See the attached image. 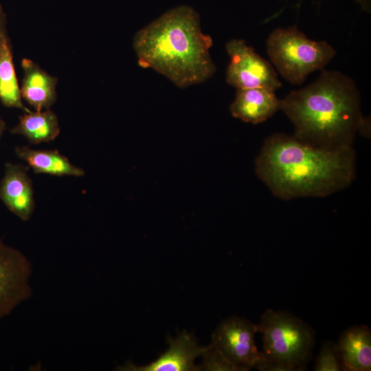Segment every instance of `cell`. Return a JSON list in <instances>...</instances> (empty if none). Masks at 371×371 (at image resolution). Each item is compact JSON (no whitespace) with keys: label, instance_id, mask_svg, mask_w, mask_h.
Wrapping results in <instances>:
<instances>
[{"label":"cell","instance_id":"2e32d148","mask_svg":"<svg viewBox=\"0 0 371 371\" xmlns=\"http://www.w3.org/2000/svg\"><path fill=\"white\" fill-rule=\"evenodd\" d=\"M10 132L23 135L31 144H38L55 139L60 133V127L57 116L48 109L25 113Z\"/></svg>","mask_w":371,"mask_h":371},{"label":"cell","instance_id":"7a4b0ae2","mask_svg":"<svg viewBox=\"0 0 371 371\" xmlns=\"http://www.w3.org/2000/svg\"><path fill=\"white\" fill-rule=\"evenodd\" d=\"M280 109L293 124L294 136L315 147H352L357 131L368 133L359 89L338 71L323 69L314 82L281 100Z\"/></svg>","mask_w":371,"mask_h":371},{"label":"cell","instance_id":"277c9868","mask_svg":"<svg viewBox=\"0 0 371 371\" xmlns=\"http://www.w3.org/2000/svg\"><path fill=\"white\" fill-rule=\"evenodd\" d=\"M257 328L262 334L263 350L256 369L294 371L306 368L315 343L313 331L306 324L286 311L267 309Z\"/></svg>","mask_w":371,"mask_h":371},{"label":"cell","instance_id":"ffe728a7","mask_svg":"<svg viewBox=\"0 0 371 371\" xmlns=\"http://www.w3.org/2000/svg\"><path fill=\"white\" fill-rule=\"evenodd\" d=\"M6 128V125L3 119L0 117V139Z\"/></svg>","mask_w":371,"mask_h":371},{"label":"cell","instance_id":"8fae6325","mask_svg":"<svg viewBox=\"0 0 371 371\" xmlns=\"http://www.w3.org/2000/svg\"><path fill=\"white\" fill-rule=\"evenodd\" d=\"M280 102L273 90L239 89L230 106V111L234 117L256 124L267 120L280 109Z\"/></svg>","mask_w":371,"mask_h":371},{"label":"cell","instance_id":"e0dca14e","mask_svg":"<svg viewBox=\"0 0 371 371\" xmlns=\"http://www.w3.org/2000/svg\"><path fill=\"white\" fill-rule=\"evenodd\" d=\"M203 363L199 366V370L207 371H240V369L227 359L221 352L212 347L203 354Z\"/></svg>","mask_w":371,"mask_h":371},{"label":"cell","instance_id":"3957f363","mask_svg":"<svg viewBox=\"0 0 371 371\" xmlns=\"http://www.w3.org/2000/svg\"><path fill=\"white\" fill-rule=\"evenodd\" d=\"M210 36L201 31L199 14L192 8H172L139 30L133 38L138 64L186 88L205 82L216 68L210 49Z\"/></svg>","mask_w":371,"mask_h":371},{"label":"cell","instance_id":"5b68a950","mask_svg":"<svg viewBox=\"0 0 371 371\" xmlns=\"http://www.w3.org/2000/svg\"><path fill=\"white\" fill-rule=\"evenodd\" d=\"M267 49L281 76L293 85L302 84L311 73L323 69L336 55L328 43L308 38L295 25L275 29L267 40Z\"/></svg>","mask_w":371,"mask_h":371},{"label":"cell","instance_id":"9c48e42d","mask_svg":"<svg viewBox=\"0 0 371 371\" xmlns=\"http://www.w3.org/2000/svg\"><path fill=\"white\" fill-rule=\"evenodd\" d=\"M169 348L157 360L147 366H139L126 363L119 367L124 371H196L199 366L194 365V359L210 348L199 346L191 334L183 331L172 339L168 337Z\"/></svg>","mask_w":371,"mask_h":371},{"label":"cell","instance_id":"9a60e30c","mask_svg":"<svg viewBox=\"0 0 371 371\" xmlns=\"http://www.w3.org/2000/svg\"><path fill=\"white\" fill-rule=\"evenodd\" d=\"M15 153L37 174L73 177L85 175L82 168L73 165L57 150H35L28 146H17Z\"/></svg>","mask_w":371,"mask_h":371},{"label":"cell","instance_id":"ba28073f","mask_svg":"<svg viewBox=\"0 0 371 371\" xmlns=\"http://www.w3.org/2000/svg\"><path fill=\"white\" fill-rule=\"evenodd\" d=\"M31 272L25 256L0 240V319L31 296Z\"/></svg>","mask_w":371,"mask_h":371},{"label":"cell","instance_id":"8992f818","mask_svg":"<svg viewBox=\"0 0 371 371\" xmlns=\"http://www.w3.org/2000/svg\"><path fill=\"white\" fill-rule=\"evenodd\" d=\"M225 49L230 58L226 70L229 85L236 89L265 88L274 91L281 87L272 65L244 40L232 39L226 43Z\"/></svg>","mask_w":371,"mask_h":371},{"label":"cell","instance_id":"ac0fdd59","mask_svg":"<svg viewBox=\"0 0 371 371\" xmlns=\"http://www.w3.org/2000/svg\"><path fill=\"white\" fill-rule=\"evenodd\" d=\"M315 370H341L340 359L335 344L332 341H326L323 344L316 360Z\"/></svg>","mask_w":371,"mask_h":371},{"label":"cell","instance_id":"7c38bea8","mask_svg":"<svg viewBox=\"0 0 371 371\" xmlns=\"http://www.w3.org/2000/svg\"><path fill=\"white\" fill-rule=\"evenodd\" d=\"M21 65L23 70L20 89L21 98L36 111L50 109L56 100L58 78L49 75L32 60L23 58Z\"/></svg>","mask_w":371,"mask_h":371},{"label":"cell","instance_id":"5bb4252c","mask_svg":"<svg viewBox=\"0 0 371 371\" xmlns=\"http://www.w3.org/2000/svg\"><path fill=\"white\" fill-rule=\"evenodd\" d=\"M336 344L342 370H371V331L365 326L344 330Z\"/></svg>","mask_w":371,"mask_h":371},{"label":"cell","instance_id":"52a82bcc","mask_svg":"<svg viewBox=\"0 0 371 371\" xmlns=\"http://www.w3.org/2000/svg\"><path fill=\"white\" fill-rule=\"evenodd\" d=\"M257 325L233 316L222 321L212 334V347L218 350L240 371L256 368L261 359L255 343Z\"/></svg>","mask_w":371,"mask_h":371},{"label":"cell","instance_id":"30bf717a","mask_svg":"<svg viewBox=\"0 0 371 371\" xmlns=\"http://www.w3.org/2000/svg\"><path fill=\"white\" fill-rule=\"evenodd\" d=\"M27 170L23 164L6 163L0 183V199L23 221L29 220L34 210L33 184Z\"/></svg>","mask_w":371,"mask_h":371},{"label":"cell","instance_id":"4fadbf2b","mask_svg":"<svg viewBox=\"0 0 371 371\" xmlns=\"http://www.w3.org/2000/svg\"><path fill=\"white\" fill-rule=\"evenodd\" d=\"M0 101L6 107L19 109L25 113L31 111L22 102L13 62L12 45L7 30V16L1 3Z\"/></svg>","mask_w":371,"mask_h":371},{"label":"cell","instance_id":"d6986e66","mask_svg":"<svg viewBox=\"0 0 371 371\" xmlns=\"http://www.w3.org/2000/svg\"><path fill=\"white\" fill-rule=\"evenodd\" d=\"M282 1V0H281ZM303 0H300L299 4H301ZM322 0H319L321 1ZM357 3L359 4L361 9L366 12H370L371 9V0H355Z\"/></svg>","mask_w":371,"mask_h":371},{"label":"cell","instance_id":"6da1fadb","mask_svg":"<svg viewBox=\"0 0 371 371\" xmlns=\"http://www.w3.org/2000/svg\"><path fill=\"white\" fill-rule=\"evenodd\" d=\"M255 165L258 177L284 200L330 195L350 186L355 176L352 147L319 148L284 133L265 141Z\"/></svg>","mask_w":371,"mask_h":371}]
</instances>
